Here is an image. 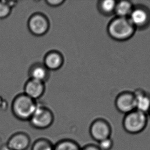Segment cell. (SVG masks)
<instances>
[{
  "mask_svg": "<svg viewBox=\"0 0 150 150\" xmlns=\"http://www.w3.org/2000/svg\"><path fill=\"white\" fill-rule=\"evenodd\" d=\"M37 100H33L25 94H19L12 100L11 111L18 120L29 121L38 105Z\"/></svg>",
  "mask_w": 150,
  "mask_h": 150,
  "instance_id": "1",
  "label": "cell"
},
{
  "mask_svg": "<svg viewBox=\"0 0 150 150\" xmlns=\"http://www.w3.org/2000/svg\"><path fill=\"white\" fill-rule=\"evenodd\" d=\"M135 29L136 28L129 18L117 17L109 24L108 32L112 39L118 41H124L133 36Z\"/></svg>",
  "mask_w": 150,
  "mask_h": 150,
  "instance_id": "2",
  "label": "cell"
},
{
  "mask_svg": "<svg viewBox=\"0 0 150 150\" xmlns=\"http://www.w3.org/2000/svg\"><path fill=\"white\" fill-rule=\"evenodd\" d=\"M148 118L146 114L134 110L126 114L122 125L124 130L131 134H137L142 132L146 128Z\"/></svg>",
  "mask_w": 150,
  "mask_h": 150,
  "instance_id": "3",
  "label": "cell"
},
{
  "mask_svg": "<svg viewBox=\"0 0 150 150\" xmlns=\"http://www.w3.org/2000/svg\"><path fill=\"white\" fill-rule=\"evenodd\" d=\"M54 120L53 111L46 106L38 103L29 122L33 128L38 130H45L53 125Z\"/></svg>",
  "mask_w": 150,
  "mask_h": 150,
  "instance_id": "4",
  "label": "cell"
},
{
  "mask_svg": "<svg viewBox=\"0 0 150 150\" xmlns=\"http://www.w3.org/2000/svg\"><path fill=\"white\" fill-rule=\"evenodd\" d=\"M27 27L32 35L41 37L48 33L50 28V22L45 14L41 12H35L29 18Z\"/></svg>",
  "mask_w": 150,
  "mask_h": 150,
  "instance_id": "5",
  "label": "cell"
},
{
  "mask_svg": "<svg viewBox=\"0 0 150 150\" xmlns=\"http://www.w3.org/2000/svg\"><path fill=\"white\" fill-rule=\"evenodd\" d=\"M89 133L91 138L98 142L110 138L112 129L108 122L103 119L94 120L89 127Z\"/></svg>",
  "mask_w": 150,
  "mask_h": 150,
  "instance_id": "6",
  "label": "cell"
},
{
  "mask_svg": "<svg viewBox=\"0 0 150 150\" xmlns=\"http://www.w3.org/2000/svg\"><path fill=\"white\" fill-rule=\"evenodd\" d=\"M118 110L122 113L127 114L136 110V99L134 94L124 92L119 94L115 101Z\"/></svg>",
  "mask_w": 150,
  "mask_h": 150,
  "instance_id": "7",
  "label": "cell"
},
{
  "mask_svg": "<svg viewBox=\"0 0 150 150\" xmlns=\"http://www.w3.org/2000/svg\"><path fill=\"white\" fill-rule=\"evenodd\" d=\"M31 140L28 134L17 132L8 139L6 146L11 150H26L31 144Z\"/></svg>",
  "mask_w": 150,
  "mask_h": 150,
  "instance_id": "8",
  "label": "cell"
},
{
  "mask_svg": "<svg viewBox=\"0 0 150 150\" xmlns=\"http://www.w3.org/2000/svg\"><path fill=\"white\" fill-rule=\"evenodd\" d=\"M45 91V83L35 79H29L24 87V93L33 100L40 98Z\"/></svg>",
  "mask_w": 150,
  "mask_h": 150,
  "instance_id": "9",
  "label": "cell"
},
{
  "mask_svg": "<svg viewBox=\"0 0 150 150\" xmlns=\"http://www.w3.org/2000/svg\"><path fill=\"white\" fill-rule=\"evenodd\" d=\"M64 58L59 51L53 50L45 55L43 64L49 71H57L63 66Z\"/></svg>",
  "mask_w": 150,
  "mask_h": 150,
  "instance_id": "10",
  "label": "cell"
},
{
  "mask_svg": "<svg viewBox=\"0 0 150 150\" xmlns=\"http://www.w3.org/2000/svg\"><path fill=\"white\" fill-rule=\"evenodd\" d=\"M29 79H35L45 83L49 81L51 75V71L49 70L43 63L33 64L28 71Z\"/></svg>",
  "mask_w": 150,
  "mask_h": 150,
  "instance_id": "11",
  "label": "cell"
},
{
  "mask_svg": "<svg viewBox=\"0 0 150 150\" xmlns=\"http://www.w3.org/2000/svg\"><path fill=\"white\" fill-rule=\"evenodd\" d=\"M129 18L135 28H143L148 24L150 13L146 8L137 7L133 9Z\"/></svg>",
  "mask_w": 150,
  "mask_h": 150,
  "instance_id": "12",
  "label": "cell"
},
{
  "mask_svg": "<svg viewBox=\"0 0 150 150\" xmlns=\"http://www.w3.org/2000/svg\"><path fill=\"white\" fill-rule=\"evenodd\" d=\"M136 99V110L146 114L150 110V98L144 92L137 90L134 93Z\"/></svg>",
  "mask_w": 150,
  "mask_h": 150,
  "instance_id": "13",
  "label": "cell"
},
{
  "mask_svg": "<svg viewBox=\"0 0 150 150\" xmlns=\"http://www.w3.org/2000/svg\"><path fill=\"white\" fill-rule=\"evenodd\" d=\"M132 3L129 1H121L117 2L115 12L117 17L129 18L133 10Z\"/></svg>",
  "mask_w": 150,
  "mask_h": 150,
  "instance_id": "14",
  "label": "cell"
},
{
  "mask_svg": "<svg viewBox=\"0 0 150 150\" xmlns=\"http://www.w3.org/2000/svg\"><path fill=\"white\" fill-rule=\"evenodd\" d=\"M54 150H81V148L74 140L64 139L54 144Z\"/></svg>",
  "mask_w": 150,
  "mask_h": 150,
  "instance_id": "15",
  "label": "cell"
},
{
  "mask_svg": "<svg viewBox=\"0 0 150 150\" xmlns=\"http://www.w3.org/2000/svg\"><path fill=\"white\" fill-rule=\"evenodd\" d=\"M31 150H54V144L46 138H39L33 143Z\"/></svg>",
  "mask_w": 150,
  "mask_h": 150,
  "instance_id": "16",
  "label": "cell"
},
{
  "mask_svg": "<svg viewBox=\"0 0 150 150\" xmlns=\"http://www.w3.org/2000/svg\"><path fill=\"white\" fill-rule=\"evenodd\" d=\"M117 2L114 0H104L99 4L100 11L103 13L109 14L115 12Z\"/></svg>",
  "mask_w": 150,
  "mask_h": 150,
  "instance_id": "17",
  "label": "cell"
},
{
  "mask_svg": "<svg viewBox=\"0 0 150 150\" xmlns=\"http://www.w3.org/2000/svg\"><path fill=\"white\" fill-rule=\"evenodd\" d=\"M12 9L7 4L5 1H0V19L7 18L10 16Z\"/></svg>",
  "mask_w": 150,
  "mask_h": 150,
  "instance_id": "18",
  "label": "cell"
},
{
  "mask_svg": "<svg viewBox=\"0 0 150 150\" xmlns=\"http://www.w3.org/2000/svg\"><path fill=\"white\" fill-rule=\"evenodd\" d=\"M98 146L100 150H111L113 146V141L111 138H107L98 142Z\"/></svg>",
  "mask_w": 150,
  "mask_h": 150,
  "instance_id": "19",
  "label": "cell"
},
{
  "mask_svg": "<svg viewBox=\"0 0 150 150\" xmlns=\"http://www.w3.org/2000/svg\"><path fill=\"white\" fill-rule=\"evenodd\" d=\"M64 0H47L45 1L46 4L51 7H57L61 6L65 3Z\"/></svg>",
  "mask_w": 150,
  "mask_h": 150,
  "instance_id": "20",
  "label": "cell"
},
{
  "mask_svg": "<svg viewBox=\"0 0 150 150\" xmlns=\"http://www.w3.org/2000/svg\"><path fill=\"white\" fill-rule=\"evenodd\" d=\"M81 150H100L98 146L94 144H87L81 148Z\"/></svg>",
  "mask_w": 150,
  "mask_h": 150,
  "instance_id": "21",
  "label": "cell"
},
{
  "mask_svg": "<svg viewBox=\"0 0 150 150\" xmlns=\"http://www.w3.org/2000/svg\"><path fill=\"white\" fill-rule=\"evenodd\" d=\"M7 4L8 5V6L10 7V8L11 9L15 7L18 4V2L17 1H5Z\"/></svg>",
  "mask_w": 150,
  "mask_h": 150,
  "instance_id": "22",
  "label": "cell"
},
{
  "mask_svg": "<svg viewBox=\"0 0 150 150\" xmlns=\"http://www.w3.org/2000/svg\"><path fill=\"white\" fill-rule=\"evenodd\" d=\"M3 150H11L10 149H9L7 148L6 146H5V148H4V149H3Z\"/></svg>",
  "mask_w": 150,
  "mask_h": 150,
  "instance_id": "23",
  "label": "cell"
},
{
  "mask_svg": "<svg viewBox=\"0 0 150 150\" xmlns=\"http://www.w3.org/2000/svg\"><path fill=\"white\" fill-rule=\"evenodd\" d=\"M149 114H150V111H149Z\"/></svg>",
  "mask_w": 150,
  "mask_h": 150,
  "instance_id": "24",
  "label": "cell"
}]
</instances>
